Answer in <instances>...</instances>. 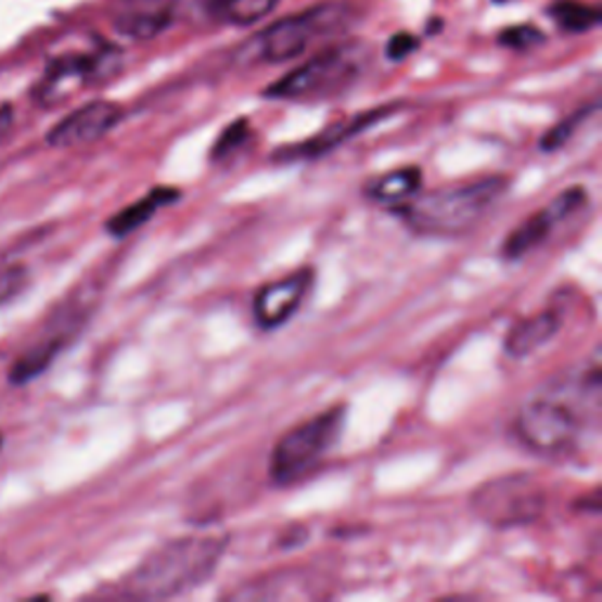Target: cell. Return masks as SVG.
Wrapping results in <instances>:
<instances>
[{
    "label": "cell",
    "mask_w": 602,
    "mask_h": 602,
    "mask_svg": "<svg viewBox=\"0 0 602 602\" xmlns=\"http://www.w3.org/2000/svg\"><path fill=\"white\" fill-rule=\"evenodd\" d=\"M123 120V108L114 102H90L62 118L48 135L52 149H78L100 142Z\"/></svg>",
    "instance_id": "10"
},
{
    "label": "cell",
    "mask_w": 602,
    "mask_h": 602,
    "mask_svg": "<svg viewBox=\"0 0 602 602\" xmlns=\"http://www.w3.org/2000/svg\"><path fill=\"white\" fill-rule=\"evenodd\" d=\"M64 334H60V337H50V340H43L40 344H36L34 348H29L15 366H12L10 370V382L12 384H29L34 382L38 374H43L52 362L54 358H57V354L62 351V346H64Z\"/></svg>",
    "instance_id": "17"
},
{
    "label": "cell",
    "mask_w": 602,
    "mask_h": 602,
    "mask_svg": "<svg viewBox=\"0 0 602 602\" xmlns=\"http://www.w3.org/2000/svg\"><path fill=\"white\" fill-rule=\"evenodd\" d=\"M588 205V193L584 187H569L563 193H558L551 203H546L535 215L525 219L507 241L501 245V257L507 261H521L523 257L539 249L551 233L565 223L574 213H579Z\"/></svg>",
    "instance_id": "8"
},
{
    "label": "cell",
    "mask_w": 602,
    "mask_h": 602,
    "mask_svg": "<svg viewBox=\"0 0 602 602\" xmlns=\"http://www.w3.org/2000/svg\"><path fill=\"white\" fill-rule=\"evenodd\" d=\"M179 0H123L114 10L116 31L132 40L161 36L177 17Z\"/></svg>",
    "instance_id": "12"
},
{
    "label": "cell",
    "mask_w": 602,
    "mask_h": 602,
    "mask_svg": "<svg viewBox=\"0 0 602 602\" xmlns=\"http://www.w3.org/2000/svg\"><path fill=\"white\" fill-rule=\"evenodd\" d=\"M24 285H26V269H22V266H10V269L0 271V304L17 297V294L24 290Z\"/></svg>",
    "instance_id": "22"
},
{
    "label": "cell",
    "mask_w": 602,
    "mask_h": 602,
    "mask_svg": "<svg viewBox=\"0 0 602 602\" xmlns=\"http://www.w3.org/2000/svg\"><path fill=\"white\" fill-rule=\"evenodd\" d=\"M546 40V36L531 24H521V26H511V29H503L499 34V46L511 48V50H531L541 46Z\"/></svg>",
    "instance_id": "21"
},
{
    "label": "cell",
    "mask_w": 602,
    "mask_h": 602,
    "mask_svg": "<svg viewBox=\"0 0 602 602\" xmlns=\"http://www.w3.org/2000/svg\"><path fill=\"white\" fill-rule=\"evenodd\" d=\"M181 198L179 189L175 187H156L153 191H149L144 198H139L137 203L128 205L125 209H120L118 215L111 217L106 221V233H111L114 238H125L135 231H139L144 223L156 217V213L161 207L172 205Z\"/></svg>",
    "instance_id": "15"
},
{
    "label": "cell",
    "mask_w": 602,
    "mask_h": 602,
    "mask_svg": "<svg viewBox=\"0 0 602 602\" xmlns=\"http://www.w3.org/2000/svg\"><path fill=\"white\" fill-rule=\"evenodd\" d=\"M419 40L412 34H396L390 36V40L386 43V57L390 62H400L405 57H410V54L417 50Z\"/></svg>",
    "instance_id": "23"
},
{
    "label": "cell",
    "mask_w": 602,
    "mask_h": 602,
    "mask_svg": "<svg viewBox=\"0 0 602 602\" xmlns=\"http://www.w3.org/2000/svg\"><path fill=\"white\" fill-rule=\"evenodd\" d=\"M344 426L346 405H334V408L290 428L276 443L271 452L269 473L273 485L292 487L304 481L309 473H313L320 466V461L342 440Z\"/></svg>",
    "instance_id": "4"
},
{
    "label": "cell",
    "mask_w": 602,
    "mask_h": 602,
    "mask_svg": "<svg viewBox=\"0 0 602 602\" xmlns=\"http://www.w3.org/2000/svg\"><path fill=\"white\" fill-rule=\"evenodd\" d=\"M422 187H424L422 167L405 165V167H398V170H390L382 177L372 179L366 187V195L372 203L394 209L414 198V195L422 191Z\"/></svg>",
    "instance_id": "14"
},
{
    "label": "cell",
    "mask_w": 602,
    "mask_h": 602,
    "mask_svg": "<svg viewBox=\"0 0 602 602\" xmlns=\"http://www.w3.org/2000/svg\"><path fill=\"white\" fill-rule=\"evenodd\" d=\"M278 0H205L209 15L231 26H249L264 20Z\"/></svg>",
    "instance_id": "16"
},
{
    "label": "cell",
    "mask_w": 602,
    "mask_h": 602,
    "mask_svg": "<svg viewBox=\"0 0 602 602\" xmlns=\"http://www.w3.org/2000/svg\"><path fill=\"white\" fill-rule=\"evenodd\" d=\"M354 10V5L340 3V0L309 8L299 12V15L271 24L269 29L252 40L249 48L255 50V57L266 64L297 60L316 40L344 31V26L351 24L356 15Z\"/></svg>",
    "instance_id": "5"
},
{
    "label": "cell",
    "mask_w": 602,
    "mask_h": 602,
    "mask_svg": "<svg viewBox=\"0 0 602 602\" xmlns=\"http://www.w3.org/2000/svg\"><path fill=\"white\" fill-rule=\"evenodd\" d=\"M563 328V318L558 311H539L535 316H527L507 332V340H503V351L511 358L523 360L529 358L531 354H537L541 346L549 344L555 334Z\"/></svg>",
    "instance_id": "13"
},
{
    "label": "cell",
    "mask_w": 602,
    "mask_h": 602,
    "mask_svg": "<svg viewBox=\"0 0 602 602\" xmlns=\"http://www.w3.org/2000/svg\"><path fill=\"white\" fill-rule=\"evenodd\" d=\"M549 15L567 34H586L600 24V12L581 0H555Z\"/></svg>",
    "instance_id": "18"
},
{
    "label": "cell",
    "mask_w": 602,
    "mask_h": 602,
    "mask_svg": "<svg viewBox=\"0 0 602 602\" xmlns=\"http://www.w3.org/2000/svg\"><path fill=\"white\" fill-rule=\"evenodd\" d=\"M313 269H299L273 283H266L257 290L252 299V313L261 330H278L302 309L306 294L313 285Z\"/></svg>",
    "instance_id": "9"
},
{
    "label": "cell",
    "mask_w": 602,
    "mask_h": 602,
    "mask_svg": "<svg viewBox=\"0 0 602 602\" xmlns=\"http://www.w3.org/2000/svg\"><path fill=\"white\" fill-rule=\"evenodd\" d=\"M595 111H598V104L584 106V108H579V111H574L572 116H567V118L560 120L558 125H553V128L541 137V144H539L541 151H543V153H555V151L563 149V146L569 142V139L579 132L581 125L595 114Z\"/></svg>",
    "instance_id": "19"
},
{
    "label": "cell",
    "mask_w": 602,
    "mask_h": 602,
    "mask_svg": "<svg viewBox=\"0 0 602 602\" xmlns=\"http://www.w3.org/2000/svg\"><path fill=\"white\" fill-rule=\"evenodd\" d=\"M390 111H394V108L368 111V114L356 116L354 120L332 125V128L323 130V132L311 137V139H306V142L280 146L273 153V161L276 163H299V161H313V158L325 156V153H330V151H334L337 146L346 144L348 139L362 135L368 128H372V125H376L380 120H384L386 116H390Z\"/></svg>",
    "instance_id": "11"
},
{
    "label": "cell",
    "mask_w": 602,
    "mask_h": 602,
    "mask_svg": "<svg viewBox=\"0 0 602 602\" xmlns=\"http://www.w3.org/2000/svg\"><path fill=\"white\" fill-rule=\"evenodd\" d=\"M227 551L221 537H181L149 553L125 581V593L142 600L184 595L203 586Z\"/></svg>",
    "instance_id": "2"
},
{
    "label": "cell",
    "mask_w": 602,
    "mask_h": 602,
    "mask_svg": "<svg viewBox=\"0 0 602 602\" xmlns=\"http://www.w3.org/2000/svg\"><path fill=\"white\" fill-rule=\"evenodd\" d=\"M469 503L481 523L495 529H513L541 521L549 497L531 475L509 473L483 483Z\"/></svg>",
    "instance_id": "6"
},
{
    "label": "cell",
    "mask_w": 602,
    "mask_h": 602,
    "mask_svg": "<svg viewBox=\"0 0 602 602\" xmlns=\"http://www.w3.org/2000/svg\"><path fill=\"white\" fill-rule=\"evenodd\" d=\"M252 139V128H249V120L247 118H238L233 120L229 128H223V132L219 135V139L215 142L213 146V156L215 163H223V161H229L233 158L238 151H241L247 142Z\"/></svg>",
    "instance_id": "20"
},
{
    "label": "cell",
    "mask_w": 602,
    "mask_h": 602,
    "mask_svg": "<svg viewBox=\"0 0 602 602\" xmlns=\"http://www.w3.org/2000/svg\"><path fill=\"white\" fill-rule=\"evenodd\" d=\"M588 402L600 405V388L584 390V396L574 400L565 396H541L531 400L523 405L515 417V438L535 454H565L579 443L586 414L598 412L595 408H588Z\"/></svg>",
    "instance_id": "3"
},
{
    "label": "cell",
    "mask_w": 602,
    "mask_h": 602,
    "mask_svg": "<svg viewBox=\"0 0 602 602\" xmlns=\"http://www.w3.org/2000/svg\"><path fill=\"white\" fill-rule=\"evenodd\" d=\"M507 191V177H481L426 193L419 191L408 203L394 207V213L417 235L459 238L478 227Z\"/></svg>",
    "instance_id": "1"
},
{
    "label": "cell",
    "mask_w": 602,
    "mask_h": 602,
    "mask_svg": "<svg viewBox=\"0 0 602 602\" xmlns=\"http://www.w3.org/2000/svg\"><path fill=\"white\" fill-rule=\"evenodd\" d=\"M360 74V54L354 48H330L276 80L264 92L269 100H318L346 90Z\"/></svg>",
    "instance_id": "7"
}]
</instances>
